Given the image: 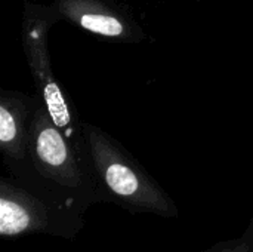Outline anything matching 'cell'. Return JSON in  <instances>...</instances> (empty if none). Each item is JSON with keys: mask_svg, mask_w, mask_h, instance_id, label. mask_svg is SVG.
<instances>
[{"mask_svg": "<svg viewBox=\"0 0 253 252\" xmlns=\"http://www.w3.org/2000/svg\"><path fill=\"white\" fill-rule=\"evenodd\" d=\"M13 178L30 190L82 212L99 203L87 157L55 125L40 97L30 126L28 160Z\"/></svg>", "mask_w": 253, "mask_h": 252, "instance_id": "obj_1", "label": "cell"}, {"mask_svg": "<svg viewBox=\"0 0 253 252\" xmlns=\"http://www.w3.org/2000/svg\"><path fill=\"white\" fill-rule=\"evenodd\" d=\"M83 131L99 203H114L130 214L179 217L170 195L117 140L89 122L83 123Z\"/></svg>", "mask_w": 253, "mask_h": 252, "instance_id": "obj_2", "label": "cell"}, {"mask_svg": "<svg viewBox=\"0 0 253 252\" xmlns=\"http://www.w3.org/2000/svg\"><path fill=\"white\" fill-rule=\"evenodd\" d=\"M55 24H58V21L53 16L49 4L25 0L21 34L22 48L31 71V77L34 80V88L37 95L46 104V108L55 125L86 156L83 131L84 122L79 119L73 101L65 95L52 70L47 34Z\"/></svg>", "mask_w": 253, "mask_h": 252, "instance_id": "obj_3", "label": "cell"}, {"mask_svg": "<svg viewBox=\"0 0 253 252\" xmlns=\"http://www.w3.org/2000/svg\"><path fill=\"white\" fill-rule=\"evenodd\" d=\"M84 214L30 190L10 175L0 178V236L4 241L30 235L74 241L84 229Z\"/></svg>", "mask_w": 253, "mask_h": 252, "instance_id": "obj_4", "label": "cell"}, {"mask_svg": "<svg viewBox=\"0 0 253 252\" xmlns=\"http://www.w3.org/2000/svg\"><path fill=\"white\" fill-rule=\"evenodd\" d=\"M56 21H67L99 39L116 43H141L147 33L130 9L116 0H53Z\"/></svg>", "mask_w": 253, "mask_h": 252, "instance_id": "obj_5", "label": "cell"}, {"mask_svg": "<svg viewBox=\"0 0 253 252\" xmlns=\"http://www.w3.org/2000/svg\"><path fill=\"white\" fill-rule=\"evenodd\" d=\"M39 95L0 91V151L9 175H18L28 160L30 126Z\"/></svg>", "mask_w": 253, "mask_h": 252, "instance_id": "obj_6", "label": "cell"}, {"mask_svg": "<svg viewBox=\"0 0 253 252\" xmlns=\"http://www.w3.org/2000/svg\"><path fill=\"white\" fill-rule=\"evenodd\" d=\"M202 252H253V215L240 236L212 244Z\"/></svg>", "mask_w": 253, "mask_h": 252, "instance_id": "obj_7", "label": "cell"}]
</instances>
